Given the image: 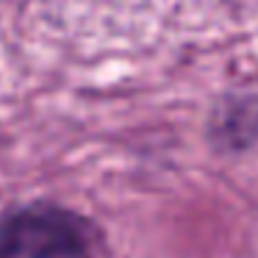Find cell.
Wrapping results in <instances>:
<instances>
[{
  "mask_svg": "<svg viewBox=\"0 0 258 258\" xmlns=\"http://www.w3.org/2000/svg\"><path fill=\"white\" fill-rule=\"evenodd\" d=\"M92 230L58 206H28L0 225V258H89Z\"/></svg>",
  "mask_w": 258,
  "mask_h": 258,
  "instance_id": "1",
  "label": "cell"
}]
</instances>
